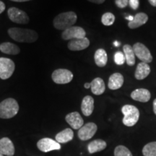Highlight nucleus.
<instances>
[{
	"label": "nucleus",
	"mask_w": 156,
	"mask_h": 156,
	"mask_svg": "<svg viewBox=\"0 0 156 156\" xmlns=\"http://www.w3.org/2000/svg\"><path fill=\"white\" fill-rule=\"evenodd\" d=\"M124 84V77L121 73H116L112 74L108 79V87L110 90L119 89Z\"/></svg>",
	"instance_id": "obj_17"
},
{
	"label": "nucleus",
	"mask_w": 156,
	"mask_h": 156,
	"mask_svg": "<svg viewBox=\"0 0 156 156\" xmlns=\"http://www.w3.org/2000/svg\"><path fill=\"white\" fill-rule=\"evenodd\" d=\"M91 92L96 95H100L105 92L106 85L104 81L101 77L95 78L90 83Z\"/></svg>",
	"instance_id": "obj_20"
},
{
	"label": "nucleus",
	"mask_w": 156,
	"mask_h": 156,
	"mask_svg": "<svg viewBox=\"0 0 156 156\" xmlns=\"http://www.w3.org/2000/svg\"><path fill=\"white\" fill-rule=\"evenodd\" d=\"M65 120L74 129H80L84 124L83 119L77 112L68 114L65 117Z\"/></svg>",
	"instance_id": "obj_12"
},
{
	"label": "nucleus",
	"mask_w": 156,
	"mask_h": 156,
	"mask_svg": "<svg viewBox=\"0 0 156 156\" xmlns=\"http://www.w3.org/2000/svg\"><path fill=\"white\" fill-rule=\"evenodd\" d=\"M153 112L156 115V99L153 101Z\"/></svg>",
	"instance_id": "obj_35"
},
{
	"label": "nucleus",
	"mask_w": 156,
	"mask_h": 156,
	"mask_svg": "<svg viewBox=\"0 0 156 156\" xmlns=\"http://www.w3.org/2000/svg\"><path fill=\"white\" fill-rule=\"evenodd\" d=\"M151 73V67L149 64L145 62H140L138 64L137 67L136 68L134 77L138 80H142L147 77Z\"/></svg>",
	"instance_id": "obj_18"
},
{
	"label": "nucleus",
	"mask_w": 156,
	"mask_h": 156,
	"mask_svg": "<svg viewBox=\"0 0 156 156\" xmlns=\"http://www.w3.org/2000/svg\"><path fill=\"white\" fill-rule=\"evenodd\" d=\"M37 147L41 151L44 153H48V152L52 151H58L61 149L60 144L51 138H43L37 142Z\"/></svg>",
	"instance_id": "obj_11"
},
{
	"label": "nucleus",
	"mask_w": 156,
	"mask_h": 156,
	"mask_svg": "<svg viewBox=\"0 0 156 156\" xmlns=\"http://www.w3.org/2000/svg\"><path fill=\"white\" fill-rule=\"evenodd\" d=\"M114 45H115V46H119V43L117 42V41H115V42H114Z\"/></svg>",
	"instance_id": "obj_39"
},
{
	"label": "nucleus",
	"mask_w": 156,
	"mask_h": 156,
	"mask_svg": "<svg viewBox=\"0 0 156 156\" xmlns=\"http://www.w3.org/2000/svg\"><path fill=\"white\" fill-rule=\"evenodd\" d=\"M87 1L90 2L95 3V4H102L106 0H87Z\"/></svg>",
	"instance_id": "obj_33"
},
{
	"label": "nucleus",
	"mask_w": 156,
	"mask_h": 156,
	"mask_svg": "<svg viewBox=\"0 0 156 156\" xmlns=\"http://www.w3.org/2000/svg\"><path fill=\"white\" fill-rule=\"evenodd\" d=\"M0 51L4 54L9 55H17L20 52L18 46L10 42H5L0 44Z\"/></svg>",
	"instance_id": "obj_23"
},
{
	"label": "nucleus",
	"mask_w": 156,
	"mask_h": 156,
	"mask_svg": "<svg viewBox=\"0 0 156 156\" xmlns=\"http://www.w3.org/2000/svg\"><path fill=\"white\" fill-rule=\"evenodd\" d=\"M9 20L18 24H27L29 23V17L26 12L16 7H10L7 11Z\"/></svg>",
	"instance_id": "obj_8"
},
{
	"label": "nucleus",
	"mask_w": 156,
	"mask_h": 156,
	"mask_svg": "<svg viewBox=\"0 0 156 156\" xmlns=\"http://www.w3.org/2000/svg\"><path fill=\"white\" fill-rule=\"evenodd\" d=\"M124 114L123 124L126 126H133L137 123L140 118V112L138 108L132 105H124L122 108Z\"/></svg>",
	"instance_id": "obj_4"
},
{
	"label": "nucleus",
	"mask_w": 156,
	"mask_h": 156,
	"mask_svg": "<svg viewBox=\"0 0 156 156\" xmlns=\"http://www.w3.org/2000/svg\"><path fill=\"white\" fill-rule=\"evenodd\" d=\"M15 69V64L10 58L0 57V78L7 80L12 75Z\"/></svg>",
	"instance_id": "obj_5"
},
{
	"label": "nucleus",
	"mask_w": 156,
	"mask_h": 156,
	"mask_svg": "<svg viewBox=\"0 0 156 156\" xmlns=\"http://www.w3.org/2000/svg\"><path fill=\"white\" fill-rule=\"evenodd\" d=\"M131 98L133 100L142 103H146L151 98V92L147 89L139 88L134 90L131 93Z\"/></svg>",
	"instance_id": "obj_15"
},
{
	"label": "nucleus",
	"mask_w": 156,
	"mask_h": 156,
	"mask_svg": "<svg viewBox=\"0 0 156 156\" xmlns=\"http://www.w3.org/2000/svg\"><path fill=\"white\" fill-rule=\"evenodd\" d=\"M98 126L95 123L89 122L83 125L78 131V137L83 141H86L93 137L96 133Z\"/></svg>",
	"instance_id": "obj_10"
},
{
	"label": "nucleus",
	"mask_w": 156,
	"mask_h": 156,
	"mask_svg": "<svg viewBox=\"0 0 156 156\" xmlns=\"http://www.w3.org/2000/svg\"><path fill=\"white\" fill-rule=\"evenodd\" d=\"M115 4L119 8H125L129 5V0H115Z\"/></svg>",
	"instance_id": "obj_30"
},
{
	"label": "nucleus",
	"mask_w": 156,
	"mask_h": 156,
	"mask_svg": "<svg viewBox=\"0 0 156 156\" xmlns=\"http://www.w3.org/2000/svg\"><path fill=\"white\" fill-rule=\"evenodd\" d=\"M133 50L136 56L140 60L145 63H151L153 61V56H152L151 51L146 47L144 44L141 43H136L133 46Z\"/></svg>",
	"instance_id": "obj_7"
},
{
	"label": "nucleus",
	"mask_w": 156,
	"mask_h": 156,
	"mask_svg": "<svg viewBox=\"0 0 156 156\" xmlns=\"http://www.w3.org/2000/svg\"><path fill=\"white\" fill-rule=\"evenodd\" d=\"M11 1L16 2H28V1H30V0H11Z\"/></svg>",
	"instance_id": "obj_37"
},
{
	"label": "nucleus",
	"mask_w": 156,
	"mask_h": 156,
	"mask_svg": "<svg viewBox=\"0 0 156 156\" xmlns=\"http://www.w3.org/2000/svg\"><path fill=\"white\" fill-rule=\"evenodd\" d=\"M148 2L153 7H156V0H148Z\"/></svg>",
	"instance_id": "obj_34"
},
{
	"label": "nucleus",
	"mask_w": 156,
	"mask_h": 156,
	"mask_svg": "<svg viewBox=\"0 0 156 156\" xmlns=\"http://www.w3.org/2000/svg\"><path fill=\"white\" fill-rule=\"evenodd\" d=\"M94 109V99L90 95L83 98L81 103V110L85 116H89L93 114Z\"/></svg>",
	"instance_id": "obj_16"
},
{
	"label": "nucleus",
	"mask_w": 156,
	"mask_h": 156,
	"mask_svg": "<svg viewBox=\"0 0 156 156\" xmlns=\"http://www.w3.org/2000/svg\"><path fill=\"white\" fill-rule=\"evenodd\" d=\"M114 62L117 65H122L126 62L124 54L122 51H117L114 54Z\"/></svg>",
	"instance_id": "obj_29"
},
{
	"label": "nucleus",
	"mask_w": 156,
	"mask_h": 156,
	"mask_svg": "<svg viewBox=\"0 0 156 156\" xmlns=\"http://www.w3.org/2000/svg\"><path fill=\"white\" fill-rule=\"evenodd\" d=\"M94 59L96 65L99 67H103L108 62V56L106 51L103 48L98 49L94 54Z\"/></svg>",
	"instance_id": "obj_24"
},
{
	"label": "nucleus",
	"mask_w": 156,
	"mask_h": 156,
	"mask_svg": "<svg viewBox=\"0 0 156 156\" xmlns=\"http://www.w3.org/2000/svg\"><path fill=\"white\" fill-rule=\"evenodd\" d=\"M114 156H133L131 151L124 145H119L114 150Z\"/></svg>",
	"instance_id": "obj_28"
},
{
	"label": "nucleus",
	"mask_w": 156,
	"mask_h": 156,
	"mask_svg": "<svg viewBox=\"0 0 156 156\" xmlns=\"http://www.w3.org/2000/svg\"><path fill=\"white\" fill-rule=\"evenodd\" d=\"M123 53L126 58V62L129 66H133L135 64V54L133 48L129 44H125L123 46Z\"/></svg>",
	"instance_id": "obj_25"
},
{
	"label": "nucleus",
	"mask_w": 156,
	"mask_h": 156,
	"mask_svg": "<svg viewBox=\"0 0 156 156\" xmlns=\"http://www.w3.org/2000/svg\"><path fill=\"white\" fill-rule=\"evenodd\" d=\"M15 146L8 137H3L0 140V153L3 155L12 156L15 154Z\"/></svg>",
	"instance_id": "obj_13"
},
{
	"label": "nucleus",
	"mask_w": 156,
	"mask_h": 156,
	"mask_svg": "<svg viewBox=\"0 0 156 156\" xmlns=\"http://www.w3.org/2000/svg\"><path fill=\"white\" fill-rule=\"evenodd\" d=\"M125 18L128 21H132V20H133V19H134V17L133 16H132V15H129V16H127V17H126Z\"/></svg>",
	"instance_id": "obj_36"
},
{
	"label": "nucleus",
	"mask_w": 156,
	"mask_h": 156,
	"mask_svg": "<svg viewBox=\"0 0 156 156\" xmlns=\"http://www.w3.org/2000/svg\"><path fill=\"white\" fill-rule=\"evenodd\" d=\"M8 34L12 39L20 43H34L38 38V35L35 30L30 29L11 28Z\"/></svg>",
	"instance_id": "obj_1"
},
{
	"label": "nucleus",
	"mask_w": 156,
	"mask_h": 156,
	"mask_svg": "<svg viewBox=\"0 0 156 156\" xmlns=\"http://www.w3.org/2000/svg\"><path fill=\"white\" fill-rule=\"evenodd\" d=\"M115 16L112 12H106L102 15L101 22L105 26H110L114 23Z\"/></svg>",
	"instance_id": "obj_27"
},
{
	"label": "nucleus",
	"mask_w": 156,
	"mask_h": 156,
	"mask_svg": "<svg viewBox=\"0 0 156 156\" xmlns=\"http://www.w3.org/2000/svg\"><path fill=\"white\" fill-rule=\"evenodd\" d=\"M19 112V105L14 98H9L0 103V118L7 119L16 116Z\"/></svg>",
	"instance_id": "obj_3"
},
{
	"label": "nucleus",
	"mask_w": 156,
	"mask_h": 156,
	"mask_svg": "<svg viewBox=\"0 0 156 156\" xmlns=\"http://www.w3.org/2000/svg\"><path fill=\"white\" fill-rule=\"evenodd\" d=\"M5 9V5L3 2L0 1V14L2 13Z\"/></svg>",
	"instance_id": "obj_32"
},
{
	"label": "nucleus",
	"mask_w": 156,
	"mask_h": 156,
	"mask_svg": "<svg viewBox=\"0 0 156 156\" xmlns=\"http://www.w3.org/2000/svg\"><path fill=\"white\" fill-rule=\"evenodd\" d=\"M0 156H4V155H2V154H1V153H0Z\"/></svg>",
	"instance_id": "obj_40"
},
{
	"label": "nucleus",
	"mask_w": 156,
	"mask_h": 156,
	"mask_svg": "<svg viewBox=\"0 0 156 156\" xmlns=\"http://www.w3.org/2000/svg\"><path fill=\"white\" fill-rule=\"evenodd\" d=\"M148 20V16L147 14L143 12H139L136 14L134 17L133 20L130 21L128 23V26L130 29H135L145 25Z\"/></svg>",
	"instance_id": "obj_19"
},
{
	"label": "nucleus",
	"mask_w": 156,
	"mask_h": 156,
	"mask_svg": "<svg viewBox=\"0 0 156 156\" xmlns=\"http://www.w3.org/2000/svg\"><path fill=\"white\" fill-rule=\"evenodd\" d=\"M74 137V132L71 129L67 128L63 131L58 132L55 136L56 141L59 144H64L71 141Z\"/></svg>",
	"instance_id": "obj_21"
},
{
	"label": "nucleus",
	"mask_w": 156,
	"mask_h": 156,
	"mask_svg": "<svg viewBox=\"0 0 156 156\" xmlns=\"http://www.w3.org/2000/svg\"><path fill=\"white\" fill-rule=\"evenodd\" d=\"M107 146L106 142L103 140H95L90 142L87 145V151L89 153L93 154L103 151Z\"/></svg>",
	"instance_id": "obj_22"
},
{
	"label": "nucleus",
	"mask_w": 156,
	"mask_h": 156,
	"mask_svg": "<svg viewBox=\"0 0 156 156\" xmlns=\"http://www.w3.org/2000/svg\"><path fill=\"white\" fill-rule=\"evenodd\" d=\"M90 46V41L86 37L83 38L71 40L67 45V47L71 51H82Z\"/></svg>",
	"instance_id": "obj_14"
},
{
	"label": "nucleus",
	"mask_w": 156,
	"mask_h": 156,
	"mask_svg": "<svg viewBox=\"0 0 156 156\" xmlns=\"http://www.w3.org/2000/svg\"><path fill=\"white\" fill-rule=\"evenodd\" d=\"M77 15L74 12H66L60 13L54 19V26L57 30H65L73 26L77 22Z\"/></svg>",
	"instance_id": "obj_2"
},
{
	"label": "nucleus",
	"mask_w": 156,
	"mask_h": 156,
	"mask_svg": "<svg viewBox=\"0 0 156 156\" xmlns=\"http://www.w3.org/2000/svg\"><path fill=\"white\" fill-rule=\"evenodd\" d=\"M54 83L58 85L67 84L73 80V74L67 69H58L54 71L51 75Z\"/></svg>",
	"instance_id": "obj_6"
},
{
	"label": "nucleus",
	"mask_w": 156,
	"mask_h": 156,
	"mask_svg": "<svg viewBox=\"0 0 156 156\" xmlns=\"http://www.w3.org/2000/svg\"><path fill=\"white\" fill-rule=\"evenodd\" d=\"M144 156H156V142H152L144 146L142 149Z\"/></svg>",
	"instance_id": "obj_26"
},
{
	"label": "nucleus",
	"mask_w": 156,
	"mask_h": 156,
	"mask_svg": "<svg viewBox=\"0 0 156 156\" xmlns=\"http://www.w3.org/2000/svg\"><path fill=\"white\" fill-rule=\"evenodd\" d=\"M129 5L132 9H137L140 6V1L139 0H129Z\"/></svg>",
	"instance_id": "obj_31"
},
{
	"label": "nucleus",
	"mask_w": 156,
	"mask_h": 156,
	"mask_svg": "<svg viewBox=\"0 0 156 156\" xmlns=\"http://www.w3.org/2000/svg\"><path fill=\"white\" fill-rule=\"evenodd\" d=\"M86 36L85 30L80 26H72L66 29L62 34V38L64 40H74V39L83 38Z\"/></svg>",
	"instance_id": "obj_9"
},
{
	"label": "nucleus",
	"mask_w": 156,
	"mask_h": 156,
	"mask_svg": "<svg viewBox=\"0 0 156 156\" xmlns=\"http://www.w3.org/2000/svg\"><path fill=\"white\" fill-rule=\"evenodd\" d=\"M84 87H85L86 89H88V88H90V83H86L85 84V85H84Z\"/></svg>",
	"instance_id": "obj_38"
}]
</instances>
